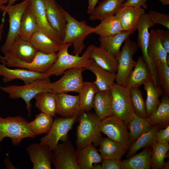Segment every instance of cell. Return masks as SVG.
<instances>
[{
  "label": "cell",
  "mask_w": 169,
  "mask_h": 169,
  "mask_svg": "<svg viewBox=\"0 0 169 169\" xmlns=\"http://www.w3.org/2000/svg\"><path fill=\"white\" fill-rule=\"evenodd\" d=\"M72 45L70 43L62 44L60 49L57 53L56 61L45 73L48 77L61 75L66 70L71 68L85 69L93 60L91 58V54L94 44L89 45L81 56L69 53L68 49Z\"/></svg>",
  "instance_id": "6da1fadb"
},
{
  "label": "cell",
  "mask_w": 169,
  "mask_h": 169,
  "mask_svg": "<svg viewBox=\"0 0 169 169\" xmlns=\"http://www.w3.org/2000/svg\"><path fill=\"white\" fill-rule=\"evenodd\" d=\"M77 120L76 141L77 149L82 148L91 144L95 147L99 146L103 138L99 129L101 120L95 113L81 111Z\"/></svg>",
  "instance_id": "7a4b0ae2"
},
{
  "label": "cell",
  "mask_w": 169,
  "mask_h": 169,
  "mask_svg": "<svg viewBox=\"0 0 169 169\" xmlns=\"http://www.w3.org/2000/svg\"><path fill=\"white\" fill-rule=\"evenodd\" d=\"M49 78L36 80L23 85H11L0 86V89L8 94L10 99L21 98L24 100L28 116H30L32 110L31 100L40 93L51 92L50 87L51 82Z\"/></svg>",
  "instance_id": "3957f363"
},
{
  "label": "cell",
  "mask_w": 169,
  "mask_h": 169,
  "mask_svg": "<svg viewBox=\"0 0 169 169\" xmlns=\"http://www.w3.org/2000/svg\"><path fill=\"white\" fill-rule=\"evenodd\" d=\"M62 10L66 17L67 24L61 44H72L74 47L73 54L80 55L85 48V39L94 33L95 28L87 25L85 21L76 20L62 8Z\"/></svg>",
  "instance_id": "277c9868"
},
{
  "label": "cell",
  "mask_w": 169,
  "mask_h": 169,
  "mask_svg": "<svg viewBox=\"0 0 169 169\" xmlns=\"http://www.w3.org/2000/svg\"><path fill=\"white\" fill-rule=\"evenodd\" d=\"M28 123L27 120L19 115L0 117V143L5 137L10 138L15 146L19 144L24 138L35 137L37 136L29 128Z\"/></svg>",
  "instance_id": "5b68a950"
},
{
  "label": "cell",
  "mask_w": 169,
  "mask_h": 169,
  "mask_svg": "<svg viewBox=\"0 0 169 169\" xmlns=\"http://www.w3.org/2000/svg\"><path fill=\"white\" fill-rule=\"evenodd\" d=\"M110 89L112 115L122 120L128 127L134 113L130 89L115 83Z\"/></svg>",
  "instance_id": "8992f818"
},
{
  "label": "cell",
  "mask_w": 169,
  "mask_h": 169,
  "mask_svg": "<svg viewBox=\"0 0 169 169\" xmlns=\"http://www.w3.org/2000/svg\"><path fill=\"white\" fill-rule=\"evenodd\" d=\"M29 0H24L17 4L8 6L3 5L0 7V10L3 13V23L6 13L8 16L9 28L4 43L1 50L4 54L7 52L12 43L18 36L20 26L23 14L27 7Z\"/></svg>",
  "instance_id": "52a82bcc"
},
{
  "label": "cell",
  "mask_w": 169,
  "mask_h": 169,
  "mask_svg": "<svg viewBox=\"0 0 169 169\" xmlns=\"http://www.w3.org/2000/svg\"><path fill=\"white\" fill-rule=\"evenodd\" d=\"M57 53L46 54L38 52L30 62H27L4 54L0 55L1 63L8 67H18L39 73H45L56 61Z\"/></svg>",
  "instance_id": "ba28073f"
},
{
  "label": "cell",
  "mask_w": 169,
  "mask_h": 169,
  "mask_svg": "<svg viewBox=\"0 0 169 169\" xmlns=\"http://www.w3.org/2000/svg\"><path fill=\"white\" fill-rule=\"evenodd\" d=\"M138 48L137 44L129 37L124 42L121 49L115 57L118 63L115 80L117 84L125 86L127 78L136 63L134 60L133 57Z\"/></svg>",
  "instance_id": "9c48e42d"
},
{
  "label": "cell",
  "mask_w": 169,
  "mask_h": 169,
  "mask_svg": "<svg viewBox=\"0 0 169 169\" xmlns=\"http://www.w3.org/2000/svg\"><path fill=\"white\" fill-rule=\"evenodd\" d=\"M79 114L71 117L60 116L55 118L50 130L41 138L40 143L52 151L59 144V141L64 142L67 140L68 133L77 120Z\"/></svg>",
  "instance_id": "30bf717a"
},
{
  "label": "cell",
  "mask_w": 169,
  "mask_h": 169,
  "mask_svg": "<svg viewBox=\"0 0 169 169\" xmlns=\"http://www.w3.org/2000/svg\"><path fill=\"white\" fill-rule=\"evenodd\" d=\"M154 25L150 18L148 13H145L139 20L136 29L138 31V47L141 50L142 57L150 71L152 81L154 84L157 85L158 84V81L156 71L151 62L148 54L150 38L149 29Z\"/></svg>",
  "instance_id": "8fae6325"
},
{
  "label": "cell",
  "mask_w": 169,
  "mask_h": 169,
  "mask_svg": "<svg viewBox=\"0 0 169 169\" xmlns=\"http://www.w3.org/2000/svg\"><path fill=\"white\" fill-rule=\"evenodd\" d=\"M84 68H73L66 70L62 76L58 80L51 82V92L55 94L73 92L78 94L84 82L83 72Z\"/></svg>",
  "instance_id": "7c38bea8"
},
{
  "label": "cell",
  "mask_w": 169,
  "mask_h": 169,
  "mask_svg": "<svg viewBox=\"0 0 169 169\" xmlns=\"http://www.w3.org/2000/svg\"><path fill=\"white\" fill-rule=\"evenodd\" d=\"M127 128L122 120L113 115L101 120L99 126L100 131L108 138L129 148L131 143Z\"/></svg>",
  "instance_id": "4fadbf2b"
},
{
  "label": "cell",
  "mask_w": 169,
  "mask_h": 169,
  "mask_svg": "<svg viewBox=\"0 0 169 169\" xmlns=\"http://www.w3.org/2000/svg\"><path fill=\"white\" fill-rule=\"evenodd\" d=\"M52 164L56 169H80L76 150L71 141L59 144L52 151Z\"/></svg>",
  "instance_id": "5bb4252c"
},
{
  "label": "cell",
  "mask_w": 169,
  "mask_h": 169,
  "mask_svg": "<svg viewBox=\"0 0 169 169\" xmlns=\"http://www.w3.org/2000/svg\"><path fill=\"white\" fill-rule=\"evenodd\" d=\"M28 6L40 30L57 43L61 44L62 40L51 26L48 19L44 0H29Z\"/></svg>",
  "instance_id": "9a60e30c"
},
{
  "label": "cell",
  "mask_w": 169,
  "mask_h": 169,
  "mask_svg": "<svg viewBox=\"0 0 169 169\" xmlns=\"http://www.w3.org/2000/svg\"><path fill=\"white\" fill-rule=\"evenodd\" d=\"M44 1L49 22L63 41L65 35L67 20L62 7L57 3L56 0Z\"/></svg>",
  "instance_id": "2e32d148"
},
{
  "label": "cell",
  "mask_w": 169,
  "mask_h": 169,
  "mask_svg": "<svg viewBox=\"0 0 169 169\" xmlns=\"http://www.w3.org/2000/svg\"><path fill=\"white\" fill-rule=\"evenodd\" d=\"M33 163V169H51L52 164V150L40 143H33L26 149Z\"/></svg>",
  "instance_id": "e0dca14e"
},
{
  "label": "cell",
  "mask_w": 169,
  "mask_h": 169,
  "mask_svg": "<svg viewBox=\"0 0 169 169\" xmlns=\"http://www.w3.org/2000/svg\"><path fill=\"white\" fill-rule=\"evenodd\" d=\"M0 75L3 76V80L5 83L18 79L23 81L24 84L38 79L49 78L45 73L36 72L24 69H10L1 63H0Z\"/></svg>",
  "instance_id": "ac0fdd59"
},
{
  "label": "cell",
  "mask_w": 169,
  "mask_h": 169,
  "mask_svg": "<svg viewBox=\"0 0 169 169\" xmlns=\"http://www.w3.org/2000/svg\"><path fill=\"white\" fill-rule=\"evenodd\" d=\"M56 114L66 117L78 115L81 110L78 95H72L66 93L56 94Z\"/></svg>",
  "instance_id": "d6986e66"
},
{
  "label": "cell",
  "mask_w": 169,
  "mask_h": 169,
  "mask_svg": "<svg viewBox=\"0 0 169 169\" xmlns=\"http://www.w3.org/2000/svg\"><path fill=\"white\" fill-rule=\"evenodd\" d=\"M163 31V30L160 29L156 30L152 29L149 32L148 54L153 66L155 63L158 62L169 64V54L163 47L160 40Z\"/></svg>",
  "instance_id": "ffe728a7"
},
{
  "label": "cell",
  "mask_w": 169,
  "mask_h": 169,
  "mask_svg": "<svg viewBox=\"0 0 169 169\" xmlns=\"http://www.w3.org/2000/svg\"><path fill=\"white\" fill-rule=\"evenodd\" d=\"M38 52L30 41L23 40L18 36L8 51L4 54L29 62L33 60Z\"/></svg>",
  "instance_id": "44dd1931"
},
{
  "label": "cell",
  "mask_w": 169,
  "mask_h": 169,
  "mask_svg": "<svg viewBox=\"0 0 169 169\" xmlns=\"http://www.w3.org/2000/svg\"><path fill=\"white\" fill-rule=\"evenodd\" d=\"M146 13L144 9L140 7L123 6L115 14L121 25L123 30L136 29L137 23Z\"/></svg>",
  "instance_id": "7402d4cb"
},
{
  "label": "cell",
  "mask_w": 169,
  "mask_h": 169,
  "mask_svg": "<svg viewBox=\"0 0 169 169\" xmlns=\"http://www.w3.org/2000/svg\"><path fill=\"white\" fill-rule=\"evenodd\" d=\"M136 29L122 30L119 33L106 36H100V47L107 51L111 55L116 57L120 47L125 40L133 34Z\"/></svg>",
  "instance_id": "603a6c76"
},
{
  "label": "cell",
  "mask_w": 169,
  "mask_h": 169,
  "mask_svg": "<svg viewBox=\"0 0 169 169\" xmlns=\"http://www.w3.org/2000/svg\"><path fill=\"white\" fill-rule=\"evenodd\" d=\"M150 78L152 77L149 69L142 56H140L134 68L127 78L125 86L129 89L139 88Z\"/></svg>",
  "instance_id": "cb8c5ba5"
},
{
  "label": "cell",
  "mask_w": 169,
  "mask_h": 169,
  "mask_svg": "<svg viewBox=\"0 0 169 169\" xmlns=\"http://www.w3.org/2000/svg\"><path fill=\"white\" fill-rule=\"evenodd\" d=\"M127 0H102L96 5L90 15V20L101 21L109 16L115 15L123 6Z\"/></svg>",
  "instance_id": "d4e9b609"
},
{
  "label": "cell",
  "mask_w": 169,
  "mask_h": 169,
  "mask_svg": "<svg viewBox=\"0 0 169 169\" xmlns=\"http://www.w3.org/2000/svg\"><path fill=\"white\" fill-rule=\"evenodd\" d=\"M98 150L103 160L113 159L121 160L129 148L121 143L113 141L108 137L102 139Z\"/></svg>",
  "instance_id": "484cf974"
},
{
  "label": "cell",
  "mask_w": 169,
  "mask_h": 169,
  "mask_svg": "<svg viewBox=\"0 0 169 169\" xmlns=\"http://www.w3.org/2000/svg\"><path fill=\"white\" fill-rule=\"evenodd\" d=\"M29 41L38 52L46 54L57 53L62 45L41 30L35 33Z\"/></svg>",
  "instance_id": "4316f807"
},
{
  "label": "cell",
  "mask_w": 169,
  "mask_h": 169,
  "mask_svg": "<svg viewBox=\"0 0 169 169\" xmlns=\"http://www.w3.org/2000/svg\"><path fill=\"white\" fill-rule=\"evenodd\" d=\"M93 72L96 76L94 81L99 90L110 89L115 78V74L110 72L98 65L93 60L85 68Z\"/></svg>",
  "instance_id": "83f0119b"
},
{
  "label": "cell",
  "mask_w": 169,
  "mask_h": 169,
  "mask_svg": "<svg viewBox=\"0 0 169 169\" xmlns=\"http://www.w3.org/2000/svg\"><path fill=\"white\" fill-rule=\"evenodd\" d=\"M98 150L92 144L76 149L78 162L80 169H92L94 164L101 162L103 159Z\"/></svg>",
  "instance_id": "f1b7e54d"
},
{
  "label": "cell",
  "mask_w": 169,
  "mask_h": 169,
  "mask_svg": "<svg viewBox=\"0 0 169 169\" xmlns=\"http://www.w3.org/2000/svg\"><path fill=\"white\" fill-rule=\"evenodd\" d=\"M151 148L146 147L127 159L120 160L121 169H151Z\"/></svg>",
  "instance_id": "f546056e"
},
{
  "label": "cell",
  "mask_w": 169,
  "mask_h": 169,
  "mask_svg": "<svg viewBox=\"0 0 169 169\" xmlns=\"http://www.w3.org/2000/svg\"><path fill=\"white\" fill-rule=\"evenodd\" d=\"M110 89L99 90L94 98L93 108L100 120L112 115L111 107Z\"/></svg>",
  "instance_id": "4dcf8cb0"
},
{
  "label": "cell",
  "mask_w": 169,
  "mask_h": 169,
  "mask_svg": "<svg viewBox=\"0 0 169 169\" xmlns=\"http://www.w3.org/2000/svg\"><path fill=\"white\" fill-rule=\"evenodd\" d=\"M161 100L156 110L147 118L152 125H156L159 129L169 125V96L165 95Z\"/></svg>",
  "instance_id": "1f68e13d"
},
{
  "label": "cell",
  "mask_w": 169,
  "mask_h": 169,
  "mask_svg": "<svg viewBox=\"0 0 169 169\" xmlns=\"http://www.w3.org/2000/svg\"><path fill=\"white\" fill-rule=\"evenodd\" d=\"M91 58L100 66L112 73L116 74L118 63L115 57L100 46L94 45Z\"/></svg>",
  "instance_id": "d6a6232c"
},
{
  "label": "cell",
  "mask_w": 169,
  "mask_h": 169,
  "mask_svg": "<svg viewBox=\"0 0 169 169\" xmlns=\"http://www.w3.org/2000/svg\"><path fill=\"white\" fill-rule=\"evenodd\" d=\"M40 30L28 5L22 16L18 36L22 39L29 41L32 36Z\"/></svg>",
  "instance_id": "836d02e7"
},
{
  "label": "cell",
  "mask_w": 169,
  "mask_h": 169,
  "mask_svg": "<svg viewBox=\"0 0 169 169\" xmlns=\"http://www.w3.org/2000/svg\"><path fill=\"white\" fill-rule=\"evenodd\" d=\"M147 95L145 101L147 118L156 109L159 105L161 100L159 97L162 94L160 87L156 86L150 78L143 84Z\"/></svg>",
  "instance_id": "e575fe53"
},
{
  "label": "cell",
  "mask_w": 169,
  "mask_h": 169,
  "mask_svg": "<svg viewBox=\"0 0 169 169\" xmlns=\"http://www.w3.org/2000/svg\"><path fill=\"white\" fill-rule=\"evenodd\" d=\"M36 107L41 112L53 117L56 114V94L51 92L40 93L34 97Z\"/></svg>",
  "instance_id": "d590c367"
},
{
  "label": "cell",
  "mask_w": 169,
  "mask_h": 169,
  "mask_svg": "<svg viewBox=\"0 0 169 169\" xmlns=\"http://www.w3.org/2000/svg\"><path fill=\"white\" fill-rule=\"evenodd\" d=\"M99 91L94 82H84L79 93L81 111H90L93 108V100L96 93Z\"/></svg>",
  "instance_id": "8d00e7d4"
},
{
  "label": "cell",
  "mask_w": 169,
  "mask_h": 169,
  "mask_svg": "<svg viewBox=\"0 0 169 169\" xmlns=\"http://www.w3.org/2000/svg\"><path fill=\"white\" fill-rule=\"evenodd\" d=\"M94 28V33L100 36L106 37L120 33L123 30L119 20L115 15L100 21Z\"/></svg>",
  "instance_id": "74e56055"
},
{
  "label": "cell",
  "mask_w": 169,
  "mask_h": 169,
  "mask_svg": "<svg viewBox=\"0 0 169 169\" xmlns=\"http://www.w3.org/2000/svg\"><path fill=\"white\" fill-rule=\"evenodd\" d=\"M151 147V167L153 169H163L165 159L169 150L168 142L155 141L150 146Z\"/></svg>",
  "instance_id": "f35d334b"
},
{
  "label": "cell",
  "mask_w": 169,
  "mask_h": 169,
  "mask_svg": "<svg viewBox=\"0 0 169 169\" xmlns=\"http://www.w3.org/2000/svg\"><path fill=\"white\" fill-rule=\"evenodd\" d=\"M152 126L147 118L140 117L134 113L128 127L131 145L141 136L149 131Z\"/></svg>",
  "instance_id": "ab89813d"
},
{
  "label": "cell",
  "mask_w": 169,
  "mask_h": 169,
  "mask_svg": "<svg viewBox=\"0 0 169 169\" xmlns=\"http://www.w3.org/2000/svg\"><path fill=\"white\" fill-rule=\"evenodd\" d=\"M159 128L156 125H153L148 131L142 135L130 146L126 155L128 158L135 154L140 149L150 146L155 140L156 134Z\"/></svg>",
  "instance_id": "60d3db41"
},
{
  "label": "cell",
  "mask_w": 169,
  "mask_h": 169,
  "mask_svg": "<svg viewBox=\"0 0 169 169\" xmlns=\"http://www.w3.org/2000/svg\"><path fill=\"white\" fill-rule=\"evenodd\" d=\"M53 117L41 112L35 115L34 119L28 122V126L36 136L47 133L54 122Z\"/></svg>",
  "instance_id": "b9f144b4"
},
{
  "label": "cell",
  "mask_w": 169,
  "mask_h": 169,
  "mask_svg": "<svg viewBox=\"0 0 169 169\" xmlns=\"http://www.w3.org/2000/svg\"><path fill=\"white\" fill-rule=\"evenodd\" d=\"M132 103L134 113L142 118H147L145 101L142 92L138 88L130 89Z\"/></svg>",
  "instance_id": "7bdbcfd3"
},
{
  "label": "cell",
  "mask_w": 169,
  "mask_h": 169,
  "mask_svg": "<svg viewBox=\"0 0 169 169\" xmlns=\"http://www.w3.org/2000/svg\"><path fill=\"white\" fill-rule=\"evenodd\" d=\"M169 64L161 62L155 63L159 86H161L165 95L169 96Z\"/></svg>",
  "instance_id": "ee69618b"
},
{
  "label": "cell",
  "mask_w": 169,
  "mask_h": 169,
  "mask_svg": "<svg viewBox=\"0 0 169 169\" xmlns=\"http://www.w3.org/2000/svg\"><path fill=\"white\" fill-rule=\"evenodd\" d=\"M148 16L155 24L161 25L169 30V14L163 13L153 10H150L147 13Z\"/></svg>",
  "instance_id": "f6af8a7d"
},
{
  "label": "cell",
  "mask_w": 169,
  "mask_h": 169,
  "mask_svg": "<svg viewBox=\"0 0 169 169\" xmlns=\"http://www.w3.org/2000/svg\"><path fill=\"white\" fill-rule=\"evenodd\" d=\"M120 160L116 159H103L101 162L102 169H121Z\"/></svg>",
  "instance_id": "bcb514c9"
},
{
  "label": "cell",
  "mask_w": 169,
  "mask_h": 169,
  "mask_svg": "<svg viewBox=\"0 0 169 169\" xmlns=\"http://www.w3.org/2000/svg\"><path fill=\"white\" fill-rule=\"evenodd\" d=\"M155 140L157 142H169V125L164 129H159L155 136Z\"/></svg>",
  "instance_id": "7dc6e473"
},
{
  "label": "cell",
  "mask_w": 169,
  "mask_h": 169,
  "mask_svg": "<svg viewBox=\"0 0 169 169\" xmlns=\"http://www.w3.org/2000/svg\"><path fill=\"white\" fill-rule=\"evenodd\" d=\"M147 0H127L123 6L133 7H140L144 9H147L148 6L146 4Z\"/></svg>",
  "instance_id": "c3c4849f"
},
{
  "label": "cell",
  "mask_w": 169,
  "mask_h": 169,
  "mask_svg": "<svg viewBox=\"0 0 169 169\" xmlns=\"http://www.w3.org/2000/svg\"><path fill=\"white\" fill-rule=\"evenodd\" d=\"M161 44L169 54V30L168 29L164 31L163 30L160 37Z\"/></svg>",
  "instance_id": "681fc988"
},
{
  "label": "cell",
  "mask_w": 169,
  "mask_h": 169,
  "mask_svg": "<svg viewBox=\"0 0 169 169\" xmlns=\"http://www.w3.org/2000/svg\"><path fill=\"white\" fill-rule=\"evenodd\" d=\"M99 0H88V5L87 10V14H90L97 5Z\"/></svg>",
  "instance_id": "f907efd6"
},
{
  "label": "cell",
  "mask_w": 169,
  "mask_h": 169,
  "mask_svg": "<svg viewBox=\"0 0 169 169\" xmlns=\"http://www.w3.org/2000/svg\"><path fill=\"white\" fill-rule=\"evenodd\" d=\"M92 169H102V165L99 163L94 164L93 165Z\"/></svg>",
  "instance_id": "816d5d0a"
},
{
  "label": "cell",
  "mask_w": 169,
  "mask_h": 169,
  "mask_svg": "<svg viewBox=\"0 0 169 169\" xmlns=\"http://www.w3.org/2000/svg\"><path fill=\"white\" fill-rule=\"evenodd\" d=\"M164 6L168 5L169 4V0H158Z\"/></svg>",
  "instance_id": "f5cc1de1"
},
{
  "label": "cell",
  "mask_w": 169,
  "mask_h": 169,
  "mask_svg": "<svg viewBox=\"0 0 169 169\" xmlns=\"http://www.w3.org/2000/svg\"><path fill=\"white\" fill-rule=\"evenodd\" d=\"M8 3L6 5L8 6H12L14 5V3L18 0H8Z\"/></svg>",
  "instance_id": "db71d44e"
},
{
  "label": "cell",
  "mask_w": 169,
  "mask_h": 169,
  "mask_svg": "<svg viewBox=\"0 0 169 169\" xmlns=\"http://www.w3.org/2000/svg\"><path fill=\"white\" fill-rule=\"evenodd\" d=\"M169 169V162L168 161L166 162H165L164 164L163 169Z\"/></svg>",
  "instance_id": "11a10c76"
},
{
  "label": "cell",
  "mask_w": 169,
  "mask_h": 169,
  "mask_svg": "<svg viewBox=\"0 0 169 169\" xmlns=\"http://www.w3.org/2000/svg\"><path fill=\"white\" fill-rule=\"evenodd\" d=\"M8 2V0H0V7L7 4Z\"/></svg>",
  "instance_id": "9f6ffc18"
},
{
  "label": "cell",
  "mask_w": 169,
  "mask_h": 169,
  "mask_svg": "<svg viewBox=\"0 0 169 169\" xmlns=\"http://www.w3.org/2000/svg\"><path fill=\"white\" fill-rule=\"evenodd\" d=\"M3 28V23H2L1 24L0 23V31L2 32Z\"/></svg>",
  "instance_id": "6f0895ef"
},
{
  "label": "cell",
  "mask_w": 169,
  "mask_h": 169,
  "mask_svg": "<svg viewBox=\"0 0 169 169\" xmlns=\"http://www.w3.org/2000/svg\"><path fill=\"white\" fill-rule=\"evenodd\" d=\"M2 32L0 31V41L2 39Z\"/></svg>",
  "instance_id": "680465c9"
}]
</instances>
